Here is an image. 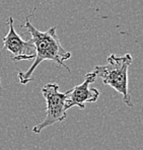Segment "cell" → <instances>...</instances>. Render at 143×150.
<instances>
[{"label":"cell","instance_id":"2","mask_svg":"<svg viewBox=\"0 0 143 150\" xmlns=\"http://www.w3.org/2000/svg\"><path fill=\"white\" fill-rule=\"evenodd\" d=\"M132 62L133 58L129 53L124 56L111 54L107 59V64L96 65L93 69L96 77L102 79L104 85H109L122 94L123 100L129 108L133 107L128 88V69Z\"/></svg>","mask_w":143,"mask_h":150},{"label":"cell","instance_id":"6","mask_svg":"<svg viewBox=\"0 0 143 150\" xmlns=\"http://www.w3.org/2000/svg\"><path fill=\"white\" fill-rule=\"evenodd\" d=\"M0 82H1V80H0Z\"/></svg>","mask_w":143,"mask_h":150},{"label":"cell","instance_id":"5","mask_svg":"<svg viewBox=\"0 0 143 150\" xmlns=\"http://www.w3.org/2000/svg\"><path fill=\"white\" fill-rule=\"evenodd\" d=\"M96 75L93 71L88 72L85 75L84 81L79 85L74 86L72 89L68 90L66 98L65 108L69 110L73 107H77L83 110L86 103H96L100 96V91L96 88H91V83L96 80Z\"/></svg>","mask_w":143,"mask_h":150},{"label":"cell","instance_id":"3","mask_svg":"<svg viewBox=\"0 0 143 150\" xmlns=\"http://www.w3.org/2000/svg\"><path fill=\"white\" fill-rule=\"evenodd\" d=\"M42 94L46 100V116L33 128L36 134H40L49 126L63 122L67 117L65 103L68 91L60 92L57 83H47L42 88Z\"/></svg>","mask_w":143,"mask_h":150},{"label":"cell","instance_id":"1","mask_svg":"<svg viewBox=\"0 0 143 150\" xmlns=\"http://www.w3.org/2000/svg\"><path fill=\"white\" fill-rule=\"evenodd\" d=\"M30 16L25 18V28L30 34V41L33 42L36 49L35 61L26 71H19L17 74L21 84H28L32 80V75L37 69V67L43 61H53L59 66H62L70 72V69L64 63L66 60L70 59L71 53L66 51L61 45V42L57 36V28L52 26L46 32H41L37 30L32 23L30 21Z\"/></svg>","mask_w":143,"mask_h":150},{"label":"cell","instance_id":"4","mask_svg":"<svg viewBox=\"0 0 143 150\" xmlns=\"http://www.w3.org/2000/svg\"><path fill=\"white\" fill-rule=\"evenodd\" d=\"M9 26L8 33L3 38V48L2 51H8L11 54V59L15 62L23 60H32L36 56V49L30 40L23 41L16 30L13 28V18L7 19Z\"/></svg>","mask_w":143,"mask_h":150}]
</instances>
